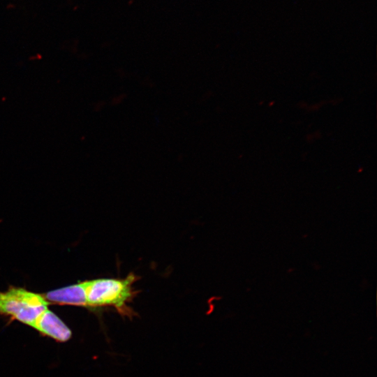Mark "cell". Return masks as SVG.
Segmentation results:
<instances>
[{
	"label": "cell",
	"instance_id": "obj_1",
	"mask_svg": "<svg viewBox=\"0 0 377 377\" xmlns=\"http://www.w3.org/2000/svg\"><path fill=\"white\" fill-rule=\"evenodd\" d=\"M138 276L133 272L125 278H99L85 281L87 306H111L121 316L132 317L133 310L129 304L138 291L133 284Z\"/></svg>",
	"mask_w": 377,
	"mask_h": 377
},
{
	"label": "cell",
	"instance_id": "obj_2",
	"mask_svg": "<svg viewBox=\"0 0 377 377\" xmlns=\"http://www.w3.org/2000/svg\"><path fill=\"white\" fill-rule=\"evenodd\" d=\"M48 304L43 295L22 288L12 287L0 292V313L30 326L47 309Z\"/></svg>",
	"mask_w": 377,
	"mask_h": 377
},
{
	"label": "cell",
	"instance_id": "obj_3",
	"mask_svg": "<svg viewBox=\"0 0 377 377\" xmlns=\"http://www.w3.org/2000/svg\"><path fill=\"white\" fill-rule=\"evenodd\" d=\"M31 327L58 341H66L71 337L70 329L49 309L43 312Z\"/></svg>",
	"mask_w": 377,
	"mask_h": 377
},
{
	"label": "cell",
	"instance_id": "obj_4",
	"mask_svg": "<svg viewBox=\"0 0 377 377\" xmlns=\"http://www.w3.org/2000/svg\"><path fill=\"white\" fill-rule=\"evenodd\" d=\"M43 297L55 304L87 306L85 281L50 291Z\"/></svg>",
	"mask_w": 377,
	"mask_h": 377
}]
</instances>
